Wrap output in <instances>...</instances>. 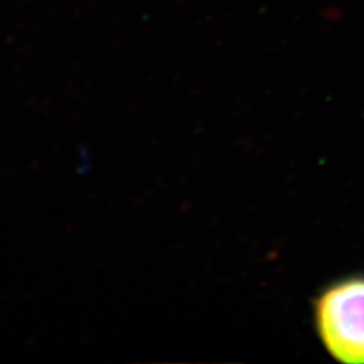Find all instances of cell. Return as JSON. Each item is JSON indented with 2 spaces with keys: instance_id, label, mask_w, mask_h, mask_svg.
Here are the masks:
<instances>
[{
  "instance_id": "obj_1",
  "label": "cell",
  "mask_w": 364,
  "mask_h": 364,
  "mask_svg": "<svg viewBox=\"0 0 364 364\" xmlns=\"http://www.w3.org/2000/svg\"><path fill=\"white\" fill-rule=\"evenodd\" d=\"M314 323L329 355L345 364H364V277L329 284L316 298Z\"/></svg>"
}]
</instances>
